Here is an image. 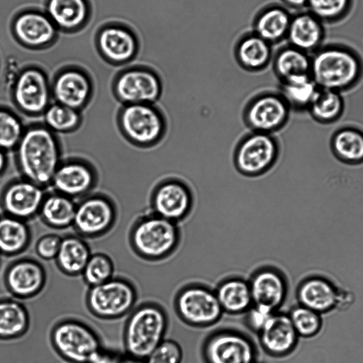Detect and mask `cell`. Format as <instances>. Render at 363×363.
Returning <instances> with one entry per match:
<instances>
[{"label": "cell", "instance_id": "cell-18", "mask_svg": "<svg viewBox=\"0 0 363 363\" xmlns=\"http://www.w3.org/2000/svg\"><path fill=\"white\" fill-rule=\"evenodd\" d=\"M12 31L16 39L23 46L40 49L55 40L57 28L51 19L38 11H26L13 19Z\"/></svg>", "mask_w": 363, "mask_h": 363}, {"label": "cell", "instance_id": "cell-35", "mask_svg": "<svg viewBox=\"0 0 363 363\" xmlns=\"http://www.w3.org/2000/svg\"><path fill=\"white\" fill-rule=\"evenodd\" d=\"M319 87L311 75L295 77L279 82V93L291 111H307Z\"/></svg>", "mask_w": 363, "mask_h": 363}, {"label": "cell", "instance_id": "cell-37", "mask_svg": "<svg viewBox=\"0 0 363 363\" xmlns=\"http://www.w3.org/2000/svg\"><path fill=\"white\" fill-rule=\"evenodd\" d=\"M345 111L342 93L319 89L308 112L311 118L320 124H331L337 121Z\"/></svg>", "mask_w": 363, "mask_h": 363}, {"label": "cell", "instance_id": "cell-14", "mask_svg": "<svg viewBox=\"0 0 363 363\" xmlns=\"http://www.w3.org/2000/svg\"><path fill=\"white\" fill-rule=\"evenodd\" d=\"M194 205V194L183 180L169 177L155 187L151 196L152 213L177 223L186 218Z\"/></svg>", "mask_w": 363, "mask_h": 363}, {"label": "cell", "instance_id": "cell-4", "mask_svg": "<svg viewBox=\"0 0 363 363\" xmlns=\"http://www.w3.org/2000/svg\"><path fill=\"white\" fill-rule=\"evenodd\" d=\"M177 223L155 213L140 218L129 233V245L141 259L156 261L168 257L179 242Z\"/></svg>", "mask_w": 363, "mask_h": 363}, {"label": "cell", "instance_id": "cell-42", "mask_svg": "<svg viewBox=\"0 0 363 363\" xmlns=\"http://www.w3.org/2000/svg\"><path fill=\"white\" fill-rule=\"evenodd\" d=\"M23 132L17 116L8 111L0 110V149L16 147Z\"/></svg>", "mask_w": 363, "mask_h": 363}, {"label": "cell", "instance_id": "cell-20", "mask_svg": "<svg viewBox=\"0 0 363 363\" xmlns=\"http://www.w3.org/2000/svg\"><path fill=\"white\" fill-rule=\"evenodd\" d=\"M260 345L269 355L283 357L296 347L298 335L289 315L274 312L258 333Z\"/></svg>", "mask_w": 363, "mask_h": 363}, {"label": "cell", "instance_id": "cell-1", "mask_svg": "<svg viewBox=\"0 0 363 363\" xmlns=\"http://www.w3.org/2000/svg\"><path fill=\"white\" fill-rule=\"evenodd\" d=\"M311 59V76L320 89L342 93L356 87L363 79V59L347 45H323Z\"/></svg>", "mask_w": 363, "mask_h": 363}, {"label": "cell", "instance_id": "cell-31", "mask_svg": "<svg viewBox=\"0 0 363 363\" xmlns=\"http://www.w3.org/2000/svg\"><path fill=\"white\" fill-rule=\"evenodd\" d=\"M333 155L349 165L363 164V130L352 125L337 128L330 141Z\"/></svg>", "mask_w": 363, "mask_h": 363}, {"label": "cell", "instance_id": "cell-9", "mask_svg": "<svg viewBox=\"0 0 363 363\" xmlns=\"http://www.w3.org/2000/svg\"><path fill=\"white\" fill-rule=\"evenodd\" d=\"M291 109L279 91H263L246 104L242 118L250 131L274 134L287 124Z\"/></svg>", "mask_w": 363, "mask_h": 363}, {"label": "cell", "instance_id": "cell-10", "mask_svg": "<svg viewBox=\"0 0 363 363\" xmlns=\"http://www.w3.org/2000/svg\"><path fill=\"white\" fill-rule=\"evenodd\" d=\"M175 309L186 323L195 327L210 326L223 313L215 291L202 285H190L181 289L175 298Z\"/></svg>", "mask_w": 363, "mask_h": 363}, {"label": "cell", "instance_id": "cell-48", "mask_svg": "<svg viewBox=\"0 0 363 363\" xmlns=\"http://www.w3.org/2000/svg\"><path fill=\"white\" fill-rule=\"evenodd\" d=\"M119 363H145V362L143 359L125 354L121 356Z\"/></svg>", "mask_w": 363, "mask_h": 363}, {"label": "cell", "instance_id": "cell-22", "mask_svg": "<svg viewBox=\"0 0 363 363\" xmlns=\"http://www.w3.org/2000/svg\"><path fill=\"white\" fill-rule=\"evenodd\" d=\"M252 305L273 312L284 302L288 284L284 276L277 269L266 267L257 270L249 281Z\"/></svg>", "mask_w": 363, "mask_h": 363}, {"label": "cell", "instance_id": "cell-17", "mask_svg": "<svg viewBox=\"0 0 363 363\" xmlns=\"http://www.w3.org/2000/svg\"><path fill=\"white\" fill-rule=\"evenodd\" d=\"M13 97L17 106L27 113L45 112L50 97L46 75L36 67L23 69L14 82Z\"/></svg>", "mask_w": 363, "mask_h": 363}, {"label": "cell", "instance_id": "cell-36", "mask_svg": "<svg viewBox=\"0 0 363 363\" xmlns=\"http://www.w3.org/2000/svg\"><path fill=\"white\" fill-rule=\"evenodd\" d=\"M76 206L69 197L61 194L45 197L39 214L43 223L56 230L72 226Z\"/></svg>", "mask_w": 363, "mask_h": 363}, {"label": "cell", "instance_id": "cell-44", "mask_svg": "<svg viewBox=\"0 0 363 363\" xmlns=\"http://www.w3.org/2000/svg\"><path fill=\"white\" fill-rule=\"evenodd\" d=\"M62 238L56 233L42 235L35 245V254L45 261L55 260L60 250Z\"/></svg>", "mask_w": 363, "mask_h": 363}, {"label": "cell", "instance_id": "cell-26", "mask_svg": "<svg viewBox=\"0 0 363 363\" xmlns=\"http://www.w3.org/2000/svg\"><path fill=\"white\" fill-rule=\"evenodd\" d=\"M292 14L283 5L272 4L261 9L252 22V32L272 45L286 38Z\"/></svg>", "mask_w": 363, "mask_h": 363}, {"label": "cell", "instance_id": "cell-6", "mask_svg": "<svg viewBox=\"0 0 363 363\" xmlns=\"http://www.w3.org/2000/svg\"><path fill=\"white\" fill-rule=\"evenodd\" d=\"M138 291L134 284L123 277L89 287L85 304L91 315L102 320H115L128 315L135 307Z\"/></svg>", "mask_w": 363, "mask_h": 363}, {"label": "cell", "instance_id": "cell-15", "mask_svg": "<svg viewBox=\"0 0 363 363\" xmlns=\"http://www.w3.org/2000/svg\"><path fill=\"white\" fill-rule=\"evenodd\" d=\"M47 279L44 266L37 259L26 257L15 259L6 267L4 284L14 298L28 300L43 291Z\"/></svg>", "mask_w": 363, "mask_h": 363}, {"label": "cell", "instance_id": "cell-38", "mask_svg": "<svg viewBox=\"0 0 363 363\" xmlns=\"http://www.w3.org/2000/svg\"><path fill=\"white\" fill-rule=\"evenodd\" d=\"M354 3V0H308L306 9L324 24H335L350 14Z\"/></svg>", "mask_w": 363, "mask_h": 363}, {"label": "cell", "instance_id": "cell-2", "mask_svg": "<svg viewBox=\"0 0 363 363\" xmlns=\"http://www.w3.org/2000/svg\"><path fill=\"white\" fill-rule=\"evenodd\" d=\"M16 149L18 165L26 179L40 186L51 183L60 165V150L48 128H29L23 132Z\"/></svg>", "mask_w": 363, "mask_h": 363}, {"label": "cell", "instance_id": "cell-11", "mask_svg": "<svg viewBox=\"0 0 363 363\" xmlns=\"http://www.w3.org/2000/svg\"><path fill=\"white\" fill-rule=\"evenodd\" d=\"M296 297L298 304L321 315L335 309L346 308L353 301L350 291L318 275L302 280L297 287Z\"/></svg>", "mask_w": 363, "mask_h": 363}, {"label": "cell", "instance_id": "cell-49", "mask_svg": "<svg viewBox=\"0 0 363 363\" xmlns=\"http://www.w3.org/2000/svg\"><path fill=\"white\" fill-rule=\"evenodd\" d=\"M2 150L0 149V172L3 170L6 163L5 155Z\"/></svg>", "mask_w": 363, "mask_h": 363}, {"label": "cell", "instance_id": "cell-33", "mask_svg": "<svg viewBox=\"0 0 363 363\" xmlns=\"http://www.w3.org/2000/svg\"><path fill=\"white\" fill-rule=\"evenodd\" d=\"M311 55L289 44L278 49L273 55L272 65L279 82L311 75Z\"/></svg>", "mask_w": 363, "mask_h": 363}, {"label": "cell", "instance_id": "cell-23", "mask_svg": "<svg viewBox=\"0 0 363 363\" xmlns=\"http://www.w3.org/2000/svg\"><path fill=\"white\" fill-rule=\"evenodd\" d=\"M325 38V24L308 11L292 15L286 38L289 45L312 55L323 45Z\"/></svg>", "mask_w": 363, "mask_h": 363}, {"label": "cell", "instance_id": "cell-7", "mask_svg": "<svg viewBox=\"0 0 363 363\" xmlns=\"http://www.w3.org/2000/svg\"><path fill=\"white\" fill-rule=\"evenodd\" d=\"M280 145L274 134L250 131L238 143L233 153L237 171L256 177L269 172L277 163Z\"/></svg>", "mask_w": 363, "mask_h": 363}, {"label": "cell", "instance_id": "cell-40", "mask_svg": "<svg viewBox=\"0 0 363 363\" xmlns=\"http://www.w3.org/2000/svg\"><path fill=\"white\" fill-rule=\"evenodd\" d=\"M288 315L298 337H314L322 328L321 314L300 304L294 306Z\"/></svg>", "mask_w": 363, "mask_h": 363}, {"label": "cell", "instance_id": "cell-21", "mask_svg": "<svg viewBox=\"0 0 363 363\" xmlns=\"http://www.w3.org/2000/svg\"><path fill=\"white\" fill-rule=\"evenodd\" d=\"M96 44L101 55L108 62L123 64L132 60L139 50L133 32L121 25H108L99 30Z\"/></svg>", "mask_w": 363, "mask_h": 363}, {"label": "cell", "instance_id": "cell-24", "mask_svg": "<svg viewBox=\"0 0 363 363\" xmlns=\"http://www.w3.org/2000/svg\"><path fill=\"white\" fill-rule=\"evenodd\" d=\"M91 90L87 75L78 69H65L55 77L52 86L58 104L77 110L89 98Z\"/></svg>", "mask_w": 363, "mask_h": 363}, {"label": "cell", "instance_id": "cell-19", "mask_svg": "<svg viewBox=\"0 0 363 363\" xmlns=\"http://www.w3.org/2000/svg\"><path fill=\"white\" fill-rule=\"evenodd\" d=\"M44 199L42 186L27 179L19 180L5 190L2 205L8 216L26 221L39 213Z\"/></svg>", "mask_w": 363, "mask_h": 363}, {"label": "cell", "instance_id": "cell-16", "mask_svg": "<svg viewBox=\"0 0 363 363\" xmlns=\"http://www.w3.org/2000/svg\"><path fill=\"white\" fill-rule=\"evenodd\" d=\"M116 218V211L111 202L94 196L76 206L72 227L76 234L85 240L96 239L112 229Z\"/></svg>", "mask_w": 363, "mask_h": 363}, {"label": "cell", "instance_id": "cell-43", "mask_svg": "<svg viewBox=\"0 0 363 363\" xmlns=\"http://www.w3.org/2000/svg\"><path fill=\"white\" fill-rule=\"evenodd\" d=\"M180 345L172 340H164L145 359V363H182Z\"/></svg>", "mask_w": 363, "mask_h": 363}, {"label": "cell", "instance_id": "cell-8", "mask_svg": "<svg viewBox=\"0 0 363 363\" xmlns=\"http://www.w3.org/2000/svg\"><path fill=\"white\" fill-rule=\"evenodd\" d=\"M119 121L125 136L141 147L156 145L167 131L166 116L155 104H126L121 111Z\"/></svg>", "mask_w": 363, "mask_h": 363}, {"label": "cell", "instance_id": "cell-41", "mask_svg": "<svg viewBox=\"0 0 363 363\" xmlns=\"http://www.w3.org/2000/svg\"><path fill=\"white\" fill-rule=\"evenodd\" d=\"M45 121L49 129L57 132H67L77 128L80 122V116L74 108L55 104L45 111Z\"/></svg>", "mask_w": 363, "mask_h": 363}, {"label": "cell", "instance_id": "cell-29", "mask_svg": "<svg viewBox=\"0 0 363 363\" xmlns=\"http://www.w3.org/2000/svg\"><path fill=\"white\" fill-rule=\"evenodd\" d=\"M30 325L29 312L20 300L0 298V340L21 338L28 333Z\"/></svg>", "mask_w": 363, "mask_h": 363}, {"label": "cell", "instance_id": "cell-46", "mask_svg": "<svg viewBox=\"0 0 363 363\" xmlns=\"http://www.w3.org/2000/svg\"><path fill=\"white\" fill-rule=\"evenodd\" d=\"M121 354L104 348L89 363H119Z\"/></svg>", "mask_w": 363, "mask_h": 363}, {"label": "cell", "instance_id": "cell-12", "mask_svg": "<svg viewBox=\"0 0 363 363\" xmlns=\"http://www.w3.org/2000/svg\"><path fill=\"white\" fill-rule=\"evenodd\" d=\"M114 89L118 98L126 104H155L162 94L163 82L155 69L137 67L119 74Z\"/></svg>", "mask_w": 363, "mask_h": 363}, {"label": "cell", "instance_id": "cell-27", "mask_svg": "<svg viewBox=\"0 0 363 363\" xmlns=\"http://www.w3.org/2000/svg\"><path fill=\"white\" fill-rule=\"evenodd\" d=\"M54 188L66 196H77L88 191L94 184L91 169L79 162H69L57 168L51 181Z\"/></svg>", "mask_w": 363, "mask_h": 363}, {"label": "cell", "instance_id": "cell-45", "mask_svg": "<svg viewBox=\"0 0 363 363\" xmlns=\"http://www.w3.org/2000/svg\"><path fill=\"white\" fill-rule=\"evenodd\" d=\"M246 313L248 326L255 332L259 333L274 312L252 305Z\"/></svg>", "mask_w": 363, "mask_h": 363}, {"label": "cell", "instance_id": "cell-5", "mask_svg": "<svg viewBox=\"0 0 363 363\" xmlns=\"http://www.w3.org/2000/svg\"><path fill=\"white\" fill-rule=\"evenodd\" d=\"M50 339L55 352L68 363H89L104 348L96 330L75 318L57 321Z\"/></svg>", "mask_w": 363, "mask_h": 363}, {"label": "cell", "instance_id": "cell-28", "mask_svg": "<svg viewBox=\"0 0 363 363\" xmlns=\"http://www.w3.org/2000/svg\"><path fill=\"white\" fill-rule=\"evenodd\" d=\"M86 240L77 234L62 238L55 262L59 271L64 275L69 277L81 276L91 255Z\"/></svg>", "mask_w": 363, "mask_h": 363}, {"label": "cell", "instance_id": "cell-3", "mask_svg": "<svg viewBox=\"0 0 363 363\" xmlns=\"http://www.w3.org/2000/svg\"><path fill=\"white\" fill-rule=\"evenodd\" d=\"M167 325V315L159 305L144 303L135 307L123 328L125 354L145 360L164 340Z\"/></svg>", "mask_w": 363, "mask_h": 363}, {"label": "cell", "instance_id": "cell-34", "mask_svg": "<svg viewBox=\"0 0 363 363\" xmlns=\"http://www.w3.org/2000/svg\"><path fill=\"white\" fill-rule=\"evenodd\" d=\"M215 293L223 312L240 314L246 313L252 306L249 282L241 278L224 280Z\"/></svg>", "mask_w": 363, "mask_h": 363}, {"label": "cell", "instance_id": "cell-32", "mask_svg": "<svg viewBox=\"0 0 363 363\" xmlns=\"http://www.w3.org/2000/svg\"><path fill=\"white\" fill-rule=\"evenodd\" d=\"M31 242L32 233L26 221L8 215L0 218V255H21Z\"/></svg>", "mask_w": 363, "mask_h": 363}, {"label": "cell", "instance_id": "cell-47", "mask_svg": "<svg viewBox=\"0 0 363 363\" xmlns=\"http://www.w3.org/2000/svg\"><path fill=\"white\" fill-rule=\"evenodd\" d=\"M282 5L296 12L303 11L307 7L308 0H280Z\"/></svg>", "mask_w": 363, "mask_h": 363}, {"label": "cell", "instance_id": "cell-25", "mask_svg": "<svg viewBox=\"0 0 363 363\" xmlns=\"http://www.w3.org/2000/svg\"><path fill=\"white\" fill-rule=\"evenodd\" d=\"M272 45L254 32L243 34L236 42L234 56L238 65L249 72H259L272 63Z\"/></svg>", "mask_w": 363, "mask_h": 363}, {"label": "cell", "instance_id": "cell-13", "mask_svg": "<svg viewBox=\"0 0 363 363\" xmlns=\"http://www.w3.org/2000/svg\"><path fill=\"white\" fill-rule=\"evenodd\" d=\"M203 357L206 363H257V350L252 341L235 330H220L204 342Z\"/></svg>", "mask_w": 363, "mask_h": 363}, {"label": "cell", "instance_id": "cell-39", "mask_svg": "<svg viewBox=\"0 0 363 363\" xmlns=\"http://www.w3.org/2000/svg\"><path fill=\"white\" fill-rule=\"evenodd\" d=\"M112 258L106 253H91L81 274L88 287L101 284L114 277Z\"/></svg>", "mask_w": 363, "mask_h": 363}, {"label": "cell", "instance_id": "cell-30", "mask_svg": "<svg viewBox=\"0 0 363 363\" xmlns=\"http://www.w3.org/2000/svg\"><path fill=\"white\" fill-rule=\"evenodd\" d=\"M86 0H48L46 13L57 29L70 32L82 27L89 16Z\"/></svg>", "mask_w": 363, "mask_h": 363}]
</instances>
